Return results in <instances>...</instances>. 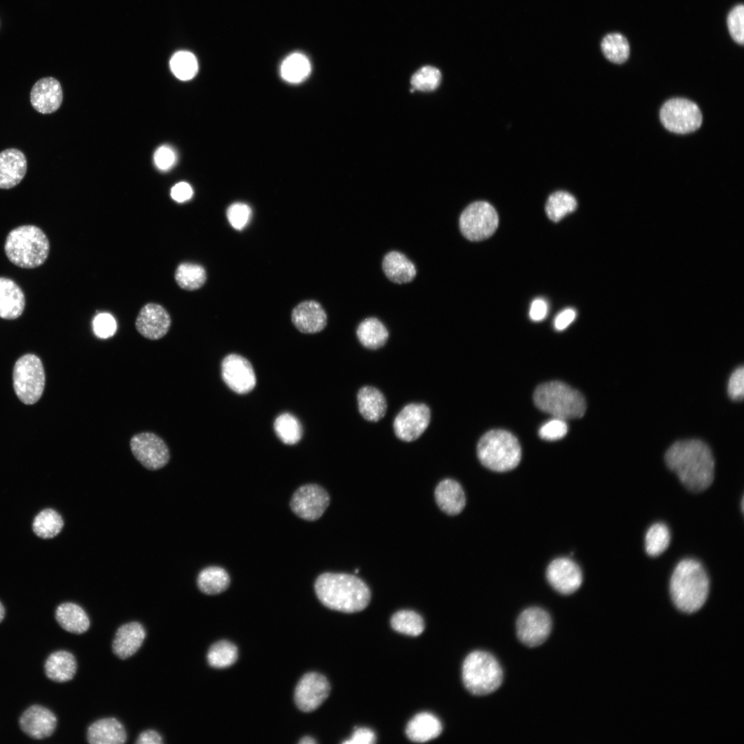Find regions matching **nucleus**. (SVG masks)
I'll return each mask as SVG.
<instances>
[{"label": "nucleus", "mask_w": 744, "mask_h": 744, "mask_svg": "<svg viewBox=\"0 0 744 744\" xmlns=\"http://www.w3.org/2000/svg\"><path fill=\"white\" fill-rule=\"evenodd\" d=\"M727 393L731 399L743 400L744 395V369L741 366L736 369L730 377Z\"/></svg>", "instance_id": "nucleus-49"}, {"label": "nucleus", "mask_w": 744, "mask_h": 744, "mask_svg": "<svg viewBox=\"0 0 744 744\" xmlns=\"http://www.w3.org/2000/svg\"><path fill=\"white\" fill-rule=\"evenodd\" d=\"M193 189L185 182H180L176 184L171 190L172 198L178 203L185 202L192 198Z\"/></svg>", "instance_id": "nucleus-52"}, {"label": "nucleus", "mask_w": 744, "mask_h": 744, "mask_svg": "<svg viewBox=\"0 0 744 744\" xmlns=\"http://www.w3.org/2000/svg\"><path fill=\"white\" fill-rule=\"evenodd\" d=\"M576 312L571 309H566L559 313L555 319L554 326L558 331L565 329L575 318Z\"/></svg>", "instance_id": "nucleus-54"}, {"label": "nucleus", "mask_w": 744, "mask_h": 744, "mask_svg": "<svg viewBox=\"0 0 744 744\" xmlns=\"http://www.w3.org/2000/svg\"><path fill=\"white\" fill-rule=\"evenodd\" d=\"M32 106L43 114L56 111L63 101V91L58 80L45 77L38 80L32 86L30 94Z\"/></svg>", "instance_id": "nucleus-20"}, {"label": "nucleus", "mask_w": 744, "mask_h": 744, "mask_svg": "<svg viewBox=\"0 0 744 744\" xmlns=\"http://www.w3.org/2000/svg\"><path fill=\"white\" fill-rule=\"evenodd\" d=\"M154 158L158 169L167 170L174 164L176 156L171 147L163 145L156 151Z\"/></svg>", "instance_id": "nucleus-50"}, {"label": "nucleus", "mask_w": 744, "mask_h": 744, "mask_svg": "<svg viewBox=\"0 0 744 744\" xmlns=\"http://www.w3.org/2000/svg\"><path fill=\"white\" fill-rule=\"evenodd\" d=\"M55 618L66 631L82 634L90 627V619L85 610L79 605L65 602L59 605L55 611Z\"/></svg>", "instance_id": "nucleus-31"}, {"label": "nucleus", "mask_w": 744, "mask_h": 744, "mask_svg": "<svg viewBox=\"0 0 744 744\" xmlns=\"http://www.w3.org/2000/svg\"><path fill=\"white\" fill-rule=\"evenodd\" d=\"M143 626L138 622H130L121 626L116 631L112 643L114 653L125 659L134 654L145 638Z\"/></svg>", "instance_id": "nucleus-23"}, {"label": "nucleus", "mask_w": 744, "mask_h": 744, "mask_svg": "<svg viewBox=\"0 0 744 744\" xmlns=\"http://www.w3.org/2000/svg\"><path fill=\"white\" fill-rule=\"evenodd\" d=\"M441 76L437 68L430 65L423 66L412 76V88L420 91L433 90L440 85Z\"/></svg>", "instance_id": "nucleus-44"}, {"label": "nucleus", "mask_w": 744, "mask_h": 744, "mask_svg": "<svg viewBox=\"0 0 744 744\" xmlns=\"http://www.w3.org/2000/svg\"><path fill=\"white\" fill-rule=\"evenodd\" d=\"M93 328L97 336L105 338L114 333L116 324L114 318L110 314L99 313L94 318Z\"/></svg>", "instance_id": "nucleus-48"}, {"label": "nucleus", "mask_w": 744, "mask_h": 744, "mask_svg": "<svg viewBox=\"0 0 744 744\" xmlns=\"http://www.w3.org/2000/svg\"><path fill=\"white\" fill-rule=\"evenodd\" d=\"M727 24L732 39L737 43H744V6L738 4L729 12Z\"/></svg>", "instance_id": "nucleus-45"}, {"label": "nucleus", "mask_w": 744, "mask_h": 744, "mask_svg": "<svg viewBox=\"0 0 744 744\" xmlns=\"http://www.w3.org/2000/svg\"><path fill=\"white\" fill-rule=\"evenodd\" d=\"M299 743L301 744H313L316 742L313 738L309 736H305L302 738Z\"/></svg>", "instance_id": "nucleus-56"}, {"label": "nucleus", "mask_w": 744, "mask_h": 744, "mask_svg": "<svg viewBox=\"0 0 744 744\" xmlns=\"http://www.w3.org/2000/svg\"><path fill=\"white\" fill-rule=\"evenodd\" d=\"M435 497L440 508L450 515L460 513L466 504V497L461 485L454 479L441 481L435 490Z\"/></svg>", "instance_id": "nucleus-27"}, {"label": "nucleus", "mask_w": 744, "mask_h": 744, "mask_svg": "<svg viewBox=\"0 0 744 744\" xmlns=\"http://www.w3.org/2000/svg\"><path fill=\"white\" fill-rule=\"evenodd\" d=\"M44 670L47 677L53 681H68L76 673V659L72 653L66 650L54 652L47 658Z\"/></svg>", "instance_id": "nucleus-29"}, {"label": "nucleus", "mask_w": 744, "mask_h": 744, "mask_svg": "<svg viewBox=\"0 0 744 744\" xmlns=\"http://www.w3.org/2000/svg\"><path fill=\"white\" fill-rule=\"evenodd\" d=\"M136 743L137 744H161L163 738L155 730H148L138 736Z\"/></svg>", "instance_id": "nucleus-55"}, {"label": "nucleus", "mask_w": 744, "mask_h": 744, "mask_svg": "<svg viewBox=\"0 0 744 744\" xmlns=\"http://www.w3.org/2000/svg\"><path fill=\"white\" fill-rule=\"evenodd\" d=\"M464 687L472 694L484 696L494 692L502 685L503 670L490 653L476 650L464 659L462 668Z\"/></svg>", "instance_id": "nucleus-7"}, {"label": "nucleus", "mask_w": 744, "mask_h": 744, "mask_svg": "<svg viewBox=\"0 0 744 744\" xmlns=\"http://www.w3.org/2000/svg\"><path fill=\"white\" fill-rule=\"evenodd\" d=\"M442 725L440 719L428 712L415 714L407 723L405 733L413 742L424 743L440 735Z\"/></svg>", "instance_id": "nucleus-26"}, {"label": "nucleus", "mask_w": 744, "mask_h": 744, "mask_svg": "<svg viewBox=\"0 0 744 744\" xmlns=\"http://www.w3.org/2000/svg\"><path fill=\"white\" fill-rule=\"evenodd\" d=\"M376 742L375 732L368 727H355L351 736L344 744H373Z\"/></svg>", "instance_id": "nucleus-51"}, {"label": "nucleus", "mask_w": 744, "mask_h": 744, "mask_svg": "<svg viewBox=\"0 0 744 744\" xmlns=\"http://www.w3.org/2000/svg\"><path fill=\"white\" fill-rule=\"evenodd\" d=\"M533 399L541 411L564 420L581 417L586 409L582 394L559 381L548 382L537 386Z\"/></svg>", "instance_id": "nucleus-5"}, {"label": "nucleus", "mask_w": 744, "mask_h": 744, "mask_svg": "<svg viewBox=\"0 0 744 744\" xmlns=\"http://www.w3.org/2000/svg\"><path fill=\"white\" fill-rule=\"evenodd\" d=\"M55 714L40 705L27 708L19 718L21 730L34 739H43L52 734L56 726Z\"/></svg>", "instance_id": "nucleus-19"}, {"label": "nucleus", "mask_w": 744, "mask_h": 744, "mask_svg": "<svg viewBox=\"0 0 744 744\" xmlns=\"http://www.w3.org/2000/svg\"><path fill=\"white\" fill-rule=\"evenodd\" d=\"M577 207L575 198L567 192L558 191L552 194L546 204V212L548 218L558 222L566 215L574 211Z\"/></svg>", "instance_id": "nucleus-39"}, {"label": "nucleus", "mask_w": 744, "mask_h": 744, "mask_svg": "<svg viewBox=\"0 0 744 744\" xmlns=\"http://www.w3.org/2000/svg\"><path fill=\"white\" fill-rule=\"evenodd\" d=\"M330 689L329 682L324 675L317 672L307 673L296 688L295 702L303 712L313 711L328 697Z\"/></svg>", "instance_id": "nucleus-15"}, {"label": "nucleus", "mask_w": 744, "mask_h": 744, "mask_svg": "<svg viewBox=\"0 0 744 744\" xmlns=\"http://www.w3.org/2000/svg\"><path fill=\"white\" fill-rule=\"evenodd\" d=\"M5 617V608L3 605L0 601V623L3 621Z\"/></svg>", "instance_id": "nucleus-57"}, {"label": "nucleus", "mask_w": 744, "mask_h": 744, "mask_svg": "<svg viewBox=\"0 0 744 744\" xmlns=\"http://www.w3.org/2000/svg\"><path fill=\"white\" fill-rule=\"evenodd\" d=\"M431 421V411L423 403H411L402 408L393 421V431L397 438L404 442L418 439Z\"/></svg>", "instance_id": "nucleus-13"}, {"label": "nucleus", "mask_w": 744, "mask_h": 744, "mask_svg": "<svg viewBox=\"0 0 744 744\" xmlns=\"http://www.w3.org/2000/svg\"><path fill=\"white\" fill-rule=\"evenodd\" d=\"M391 626L396 632L411 637L419 636L425 628L422 617L411 610L395 612L391 618Z\"/></svg>", "instance_id": "nucleus-36"}, {"label": "nucleus", "mask_w": 744, "mask_h": 744, "mask_svg": "<svg viewBox=\"0 0 744 744\" xmlns=\"http://www.w3.org/2000/svg\"><path fill=\"white\" fill-rule=\"evenodd\" d=\"M665 461L691 491H703L714 480V457L708 446L701 440L676 442L666 451Z\"/></svg>", "instance_id": "nucleus-1"}, {"label": "nucleus", "mask_w": 744, "mask_h": 744, "mask_svg": "<svg viewBox=\"0 0 744 744\" xmlns=\"http://www.w3.org/2000/svg\"><path fill=\"white\" fill-rule=\"evenodd\" d=\"M548 306L546 301L541 298L535 299L531 304L529 312L530 318L534 321H540L547 315Z\"/></svg>", "instance_id": "nucleus-53"}, {"label": "nucleus", "mask_w": 744, "mask_h": 744, "mask_svg": "<svg viewBox=\"0 0 744 744\" xmlns=\"http://www.w3.org/2000/svg\"><path fill=\"white\" fill-rule=\"evenodd\" d=\"M63 526L61 516L52 508L40 511L32 523L34 533L39 537L49 539L58 535Z\"/></svg>", "instance_id": "nucleus-37"}, {"label": "nucleus", "mask_w": 744, "mask_h": 744, "mask_svg": "<svg viewBox=\"0 0 744 744\" xmlns=\"http://www.w3.org/2000/svg\"><path fill=\"white\" fill-rule=\"evenodd\" d=\"M174 279L180 289L195 291L205 283L207 273L205 268L199 264L184 262L176 267Z\"/></svg>", "instance_id": "nucleus-34"}, {"label": "nucleus", "mask_w": 744, "mask_h": 744, "mask_svg": "<svg viewBox=\"0 0 744 744\" xmlns=\"http://www.w3.org/2000/svg\"><path fill=\"white\" fill-rule=\"evenodd\" d=\"M251 216L250 207L242 203H233L227 210V217L230 225L237 230L243 229L249 223Z\"/></svg>", "instance_id": "nucleus-46"}, {"label": "nucleus", "mask_w": 744, "mask_h": 744, "mask_svg": "<svg viewBox=\"0 0 744 744\" xmlns=\"http://www.w3.org/2000/svg\"><path fill=\"white\" fill-rule=\"evenodd\" d=\"M274 429L282 442L294 444L301 438L302 431L299 421L289 413H283L275 420Z\"/></svg>", "instance_id": "nucleus-43"}, {"label": "nucleus", "mask_w": 744, "mask_h": 744, "mask_svg": "<svg viewBox=\"0 0 744 744\" xmlns=\"http://www.w3.org/2000/svg\"><path fill=\"white\" fill-rule=\"evenodd\" d=\"M27 159L23 153L16 148H9L0 152V188L10 189L17 186L27 171Z\"/></svg>", "instance_id": "nucleus-22"}, {"label": "nucleus", "mask_w": 744, "mask_h": 744, "mask_svg": "<svg viewBox=\"0 0 744 744\" xmlns=\"http://www.w3.org/2000/svg\"><path fill=\"white\" fill-rule=\"evenodd\" d=\"M5 252L14 265L24 269L36 268L46 260L50 242L45 234L34 225H23L7 236Z\"/></svg>", "instance_id": "nucleus-4"}, {"label": "nucleus", "mask_w": 744, "mask_h": 744, "mask_svg": "<svg viewBox=\"0 0 744 744\" xmlns=\"http://www.w3.org/2000/svg\"><path fill=\"white\" fill-rule=\"evenodd\" d=\"M230 583L229 575L220 567L211 566L203 569L198 577V586L204 593L216 595L225 590Z\"/></svg>", "instance_id": "nucleus-35"}, {"label": "nucleus", "mask_w": 744, "mask_h": 744, "mask_svg": "<svg viewBox=\"0 0 744 744\" xmlns=\"http://www.w3.org/2000/svg\"><path fill=\"white\" fill-rule=\"evenodd\" d=\"M360 342L366 348L376 349L384 345L389 332L378 319L369 318L362 321L356 331Z\"/></svg>", "instance_id": "nucleus-32"}, {"label": "nucleus", "mask_w": 744, "mask_h": 744, "mask_svg": "<svg viewBox=\"0 0 744 744\" xmlns=\"http://www.w3.org/2000/svg\"><path fill=\"white\" fill-rule=\"evenodd\" d=\"M568 432V426L564 420L554 417L544 424L539 431L541 438L554 441L561 439Z\"/></svg>", "instance_id": "nucleus-47"}, {"label": "nucleus", "mask_w": 744, "mask_h": 744, "mask_svg": "<svg viewBox=\"0 0 744 744\" xmlns=\"http://www.w3.org/2000/svg\"><path fill=\"white\" fill-rule=\"evenodd\" d=\"M315 590L326 607L345 613L363 610L371 599L367 585L358 577L345 573L320 575L315 582Z\"/></svg>", "instance_id": "nucleus-2"}, {"label": "nucleus", "mask_w": 744, "mask_h": 744, "mask_svg": "<svg viewBox=\"0 0 744 744\" xmlns=\"http://www.w3.org/2000/svg\"><path fill=\"white\" fill-rule=\"evenodd\" d=\"M221 371L224 382L237 393H247L256 385V375L251 363L239 355L226 356L222 362Z\"/></svg>", "instance_id": "nucleus-17"}, {"label": "nucleus", "mask_w": 744, "mask_h": 744, "mask_svg": "<svg viewBox=\"0 0 744 744\" xmlns=\"http://www.w3.org/2000/svg\"><path fill=\"white\" fill-rule=\"evenodd\" d=\"M130 447L134 457L148 470L164 467L170 459L169 449L163 438L154 433L145 431L134 435Z\"/></svg>", "instance_id": "nucleus-11"}, {"label": "nucleus", "mask_w": 744, "mask_h": 744, "mask_svg": "<svg viewBox=\"0 0 744 744\" xmlns=\"http://www.w3.org/2000/svg\"><path fill=\"white\" fill-rule=\"evenodd\" d=\"M87 739L92 744H123L127 734L122 723L114 718H103L92 723Z\"/></svg>", "instance_id": "nucleus-24"}, {"label": "nucleus", "mask_w": 744, "mask_h": 744, "mask_svg": "<svg viewBox=\"0 0 744 744\" xmlns=\"http://www.w3.org/2000/svg\"><path fill=\"white\" fill-rule=\"evenodd\" d=\"M171 324V317L167 309L154 302L145 304L139 311L135 320L137 331L150 340H158L165 336Z\"/></svg>", "instance_id": "nucleus-16"}, {"label": "nucleus", "mask_w": 744, "mask_h": 744, "mask_svg": "<svg viewBox=\"0 0 744 744\" xmlns=\"http://www.w3.org/2000/svg\"><path fill=\"white\" fill-rule=\"evenodd\" d=\"M311 65L303 54L295 52L287 56L282 62L280 73L282 79L290 83H300L310 74Z\"/></svg>", "instance_id": "nucleus-33"}, {"label": "nucleus", "mask_w": 744, "mask_h": 744, "mask_svg": "<svg viewBox=\"0 0 744 744\" xmlns=\"http://www.w3.org/2000/svg\"><path fill=\"white\" fill-rule=\"evenodd\" d=\"M207 658L211 667L227 668L236 662L238 658V650L232 643L225 640L220 641L210 647Z\"/></svg>", "instance_id": "nucleus-40"}, {"label": "nucleus", "mask_w": 744, "mask_h": 744, "mask_svg": "<svg viewBox=\"0 0 744 744\" xmlns=\"http://www.w3.org/2000/svg\"><path fill=\"white\" fill-rule=\"evenodd\" d=\"M498 215L495 208L485 201H476L468 206L459 217V229L469 240L479 241L492 236L497 228Z\"/></svg>", "instance_id": "nucleus-9"}, {"label": "nucleus", "mask_w": 744, "mask_h": 744, "mask_svg": "<svg viewBox=\"0 0 744 744\" xmlns=\"http://www.w3.org/2000/svg\"><path fill=\"white\" fill-rule=\"evenodd\" d=\"M601 48L605 57L612 63L621 64L629 57V43L620 33L614 32L606 35L601 41Z\"/></svg>", "instance_id": "nucleus-38"}, {"label": "nucleus", "mask_w": 744, "mask_h": 744, "mask_svg": "<svg viewBox=\"0 0 744 744\" xmlns=\"http://www.w3.org/2000/svg\"><path fill=\"white\" fill-rule=\"evenodd\" d=\"M382 269L386 276L397 284L411 282L416 275L414 264L403 254L392 251L383 258Z\"/></svg>", "instance_id": "nucleus-30"}, {"label": "nucleus", "mask_w": 744, "mask_h": 744, "mask_svg": "<svg viewBox=\"0 0 744 744\" xmlns=\"http://www.w3.org/2000/svg\"><path fill=\"white\" fill-rule=\"evenodd\" d=\"M13 385L15 393L23 403L32 404L40 399L45 386V373L38 357L26 354L16 362Z\"/></svg>", "instance_id": "nucleus-8"}, {"label": "nucleus", "mask_w": 744, "mask_h": 744, "mask_svg": "<svg viewBox=\"0 0 744 744\" xmlns=\"http://www.w3.org/2000/svg\"><path fill=\"white\" fill-rule=\"evenodd\" d=\"M670 541V533L668 526L663 523H657L648 530L645 539L646 552L652 557H657L663 553L668 547Z\"/></svg>", "instance_id": "nucleus-41"}, {"label": "nucleus", "mask_w": 744, "mask_h": 744, "mask_svg": "<svg viewBox=\"0 0 744 744\" xmlns=\"http://www.w3.org/2000/svg\"><path fill=\"white\" fill-rule=\"evenodd\" d=\"M358 410L367 421L378 422L385 415L386 401L382 392L371 386L362 387L357 395Z\"/></svg>", "instance_id": "nucleus-28"}, {"label": "nucleus", "mask_w": 744, "mask_h": 744, "mask_svg": "<svg viewBox=\"0 0 744 744\" xmlns=\"http://www.w3.org/2000/svg\"><path fill=\"white\" fill-rule=\"evenodd\" d=\"M552 630L550 614L544 609L530 607L519 614L517 623V635L519 641L530 648L544 643Z\"/></svg>", "instance_id": "nucleus-12"}, {"label": "nucleus", "mask_w": 744, "mask_h": 744, "mask_svg": "<svg viewBox=\"0 0 744 744\" xmlns=\"http://www.w3.org/2000/svg\"><path fill=\"white\" fill-rule=\"evenodd\" d=\"M327 314L320 303L306 300L298 304L292 311L291 320L295 327L304 333L321 331L327 324Z\"/></svg>", "instance_id": "nucleus-21"}, {"label": "nucleus", "mask_w": 744, "mask_h": 744, "mask_svg": "<svg viewBox=\"0 0 744 744\" xmlns=\"http://www.w3.org/2000/svg\"><path fill=\"white\" fill-rule=\"evenodd\" d=\"M25 305L21 289L13 280L0 277V318L16 319L23 312Z\"/></svg>", "instance_id": "nucleus-25"}, {"label": "nucleus", "mask_w": 744, "mask_h": 744, "mask_svg": "<svg viewBox=\"0 0 744 744\" xmlns=\"http://www.w3.org/2000/svg\"><path fill=\"white\" fill-rule=\"evenodd\" d=\"M660 118L667 130L677 134L694 132L702 123V114L697 105L682 98L666 101L661 109Z\"/></svg>", "instance_id": "nucleus-10"}, {"label": "nucleus", "mask_w": 744, "mask_h": 744, "mask_svg": "<svg viewBox=\"0 0 744 744\" xmlns=\"http://www.w3.org/2000/svg\"><path fill=\"white\" fill-rule=\"evenodd\" d=\"M170 68L176 78L188 81L193 79L198 72V61L192 53L179 51L171 58Z\"/></svg>", "instance_id": "nucleus-42"}, {"label": "nucleus", "mask_w": 744, "mask_h": 744, "mask_svg": "<svg viewBox=\"0 0 744 744\" xmlns=\"http://www.w3.org/2000/svg\"><path fill=\"white\" fill-rule=\"evenodd\" d=\"M710 581L703 566L693 559H685L675 567L670 582L674 605L684 612L699 610L709 593Z\"/></svg>", "instance_id": "nucleus-3"}, {"label": "nucleus", "mask_w": 744, "mask_h": 744, "mask_svg": "<svg viewBox=\"0 0 744 744\" xmlns=\"http://www.w3.org/2000/svg\"><path fill=\"white\" fill-rule=\"evenodd\" d=\"M477 453L481 463L497 472L515 468L519 463L521 450L517 439L504 430H492L479 440Z\"/></svg>", "instance_id": "nucleus-6"}, {"label": "nucleus", "mask_w": 744, "mask_h": 744, "mask_svg": "<svg viewBox=\"0 0 744 744\" xmlns=\"http://www.w3.org/2000/svg\"><path fill=\"white\" fill-rule=\"evenodd\" d=\"M329 502V495L322 487L317 484H307L296 490L290 505L298 516L313 521L322 515Z\"/></svg>", "instance_id": "nucleus-14"}, {"label": "nucleus", "mask_w": 744, "mask_h": 744, "mask_svg": "<svg viewBox=\"0 0 744 744\" xmlns=\"http://www.w3.org/2000/svg\"><path fill=\"white\" fill-rule=\"evenodd\" d=\"M546 577L551 586L564 595L575 592L581 586L583 580L579 566L566 557L552 561L547 568Z\"/></svg>", "instance_id": "nucleus-18"}]
</instances>
